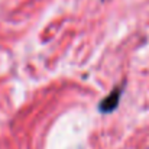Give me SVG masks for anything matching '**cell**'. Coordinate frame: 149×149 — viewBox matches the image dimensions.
<instances>
[{
	"mask_svg": "<svg viewBox=\"0 0 149 149\" xmlns=\"http://www.w3.org/2000/svg\"><path fill=\"white\" fill-rule=\"evenodd\" d=\"M120 93H122V88H116L114 91H111L109 97H106V99L101 101V104H100V110H101L103 113H109V111H111V110L119 104Z\"/></svg>",
	"mask_w": 149,
	"mask_h": 149,
	"instance_id": "6da1fadb",
	"label": "cell"
}]
</instances>
